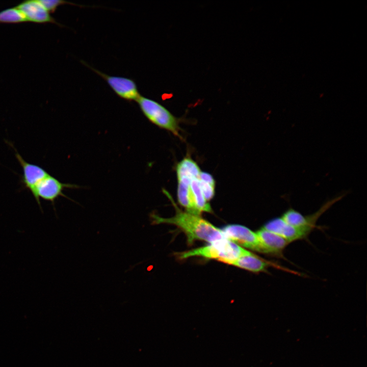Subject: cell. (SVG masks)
Masks as SVG:
<instances>
[{"instance_id":"7a4b0ae2","label":"cell","mask_w":367,"mask_h":367,"mask_svg":"<svg viewBox=\"0 0 367 367\" xmlns=\"http://www.w3.org/2000/svg\"><path fill=\"white\" fill-rule=\"evenodd\" d=\"M238 244L227 240H222L210 245L179 253V258L184 259L191 257L199 256L206 258L216 259L228 264L240 256L249 253Z\"/></svg>"},{"instance_id":"8992f818","label":"cell","mask_w":367,"mask_h":367,"mask_svg":"<svg viewBox=\"0 0 367 367\" xmlns=\"http://www.w3.org/2000/svg\"><path fill=\"white\" fill-rule=\"evenodd\" d=\"M225 238L247 249L262 253V248L256 232L241 225L230 224L221 229Z\"/></svg>"},{"instance_id":"5bb4252c","label":"cell","mask_w":367,"mask_h":367,"mask_svg":"<svg viewBox=\"0 0 367 367\" xmlns=\"http://www.w3.org/2000/svg\"><path fill=\"white\" fill-rule=\"evenodd\" d=\"M199 177L204 198L208 202L214 196L215 181L211 174L205 172L201 171Z\"/></svg>"},{"instance_id":"30bf717a","label":"cell","mask_w":367,"mask_h":367,"mask_svg":"<svg viewBox=\"0 0 367 367\" xmlns=\"http://www.w3.org/2000/svg\"><path fill=\"white\" fill-rule=\"evenodd\" d=\"M11 145L14 149L16 158L22 167V174L20 177V182L22 188L28 189L31 192L41 180L50 174L41 167L27 162L18 152L14 146Z\"/></svg>"},{"instance_id":"52a82bcc","label":"cell","mask_w":367,"mask_h":367,"mask_svg":"<svg viewBox=\"0 0 367 367\" xmlns=\"http://www.w3.org/2000/svg\"><path fill=\"white\" fill-rule=\"evenodd\" d=\"M337 201L336 197L331 199L326 202L317 212L308 216H304L299 212L290 207L284 212L281 217L289 225L307 229L311 231L314 228L318 218Z\"/></svg>"},{"instance_id":"ba28073f","label":"cell","mask_w":367,"mask_h":367,"mask_svg":"<svg viewBox=\"0 0 367 367\" xmlns=\"http://www.w3.org/2000/svg\"><path fill=\"white\" fill-rule=\"evenodd\" d=\"M263 228L281 237L290 243L306 238L311 232L307 229L298 228L289 225L281 217L270 220Z\"/></svg>"},{"instance_id":"7c38bea8","label":"cell","mask_w":367,"mask_h":367,"mask_svg":"<svg viewBox=\"0 0 367 367\" xmlns=\"http://www.w3.org/2000/svg\"><path fill=\"white\" fill-rule=\"evenodd\" d=\"M227 264L254 273L266 272L271 266L282 269L280 266L263 259L250 252L229 261Z\"/></svg>"},{"instance_id":"3957f363","label":"cell","mask_w":367,"mask_h":367,"mask_svg":"<svg viewBox=\"0 0 367 367\" xmlns=\"http://www.w3.org/2000/svg\"><path fill=\"white\" fill-rule=\"evenodd\" d=\"M144 115L152 123L180 137L178 120L159 102L141 95L136 101Z\"/></svg>"},{"instance_id":"8fae6325","label":"cell","mask_w":367,"mask_h":367,"mask_svg":"<svg viewBox=\"0 0 367 367\" xmlns=\"http://www.w3.org/2000/svg\"><path fill=\"white\" fill-rule=\"evenodd\" d=\"M256 233L260 241L262 253L283 257V252L290 243L281 237L262 228Z\"/></svg>"},{"instance_id":"6da1fadb","label":"cell","mask_w":367,"mask_h":367,"mask_svg":"<svg viewBox=\"0 0 367 367\" xmlns=\"http://www.w3.org/2000/svg\"><path fill=\"white\" fill-rule=\"evenodd\" d=\"M163 193L171 201L176 210V214L171 218H163L154 212L150 214L151 224H169L176 225L186 234L189 244L195 240H202L211 243L226 239L221 229L215 227L199 216L181 211L174 199L165 189Z\"/></svg>"},{"instance_id":"5b68a950","label":"cell","mask_w":367,"mask_h":367,"mask_svg":"<svg viewBox=\"0 0 367 367\" xmlns=\"http://www.w3.org/2000/svg\"><path fill=\"white\" fill-rule=\"evenodd\" d=\"M81 62L105 80L119 97L127 101H137L141 95L136 82L132 78L109 75L93 68L86 62Z\"/></svg>"},{"instance_id":"9c48e42d","label":"cell","mask_w":367,"mask_h":367,"mask_svg":"<svg viewBox=\"0 0 367 367\" xmlns=\"http://www.w3.org/2000/svg\"><path fill=\"white\" fill-rule=\"evenodd\" d=\"M16 7L23 14L28 22L53 23L61 27H64L51 16L39 0L25 1L18 4Z\"/></svg>"},{"instance_id":"4fadbf2b","label":"cell","mask_w":367,"mask_h":367,"mask_svg":"<svg viewBox=\"0 0 367 367\" xmlns=\"http://www.w3.org/2000/svg\"><path fill=\"white\" fill-rule=\"evenodd\" d=\"M28 22L27 19L16 7L0 12V23H19Z\"/></svg>"},{"instance_id":"277c9868","label":"cell","mask_w":367,"mask_h":367,"mask_svg":"<svg viewBox=\"0 0 367 367\" xmlns=\"http://www.w3.org/2000/svg\"><path fill=\"white\" fill-rule=\"evenodd\" d=\"M77 186L61 182L50 174L41 180L31 192L42 212L40 199L50 201L54 206L55 200L60 196L68 198L63 191L66 188H75Z\"/></svg>"},{"instance_id":"9a60e30c","label":"cell","mask_w":367,"mask_h":367,"mask_svg":"<svg viewBox=\"0 0 367 367\" xmlns=\"http://www.w3.org/2000/svg\"><path fill=\"white\" fill-rule=\"evenodd\" d=\"M40 3L43 5V6L47 10L49 13H54L57 10V8L61 5H71L74 6H81L76 4L69 2L61 0H39Z\"/></svg>"}]
</instances>
